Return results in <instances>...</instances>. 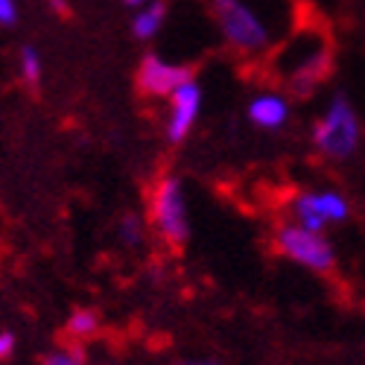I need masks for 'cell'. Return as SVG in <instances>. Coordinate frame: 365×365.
Wrapping results in <instances>:
<instances>
[{
	"label": "cell",
	"mask_w": 365,
	"mask_h": 365,
	"mask_svg": "<svg viewBox=\"0 0 365 365\" xmlns=\"http://www.w3.org/2000/svg\"><path fill=\"white\" fill-rule=\"evenodd\" d=\"M18 71H21V79L26 85H38L41 82V73H44V65H41V53L33 47V44H24L21 47V56H18Z\"/></svg>",
	"instance_id": "13"
},
{
	"label": "cell",
	"mask_w": 365,
	"mask_h": 365,
	"mask_svg": "<svg viewBox=\"0 0 365 365\" xmlns=\"http://www.w3.org/2000/svg\"><path fill=\"white\" fill-rule=\"evenodd\" d=\"M18 351V336L12 330H0V362H9Z\"/></svg>",
	"instance_id": "15"
},
{
	"label": "cell",
	"mask_w": 365,
	"mask_h": 365,
	"mask_svg": "<svg viewBox=\"0 0 365 365\" xmlns=\"http://www.w3.org/2000/svg\"><path fill=\"white\" fill-rule=\"evenodd\" d=\"M175 365H220V362L217 359H181Z\"/></svg>",
	"instance_id": "17"
},
{
	"label": "cell",
	"mask_w": 365,
	"mask_h": 365,
	"mask_svg": "<svg viewBox=\"0 0 365 365\" xmlns=\"http://www.w3.org/2000/svg\"><path fill=\"white\" fill-rule=\"evenodd\" d=\"M193 79L190 65H175L167 62L158 53H146L138 65V91L152 100H170L175 91Z\"/></svg>",
	"instance_id": "6"
},
{
	"label": "cell",
	"mask_w": 365,
	"mask_h": 365,
	"mask_svg": "<svg viewBox=\"0 0 365 365\" xmlns=\"http://www.w3.org/2000/svg\"><path fill=\"white\" fill-rule=\"evenodd\" d=\"M272 240H275V249L287 260H292L304 269L319 272V275H330V272L336 269L333 246L324 237H319V231H310L298 222H281L275 228V234H272Z\"/></svg>",
	"instance_id": "4"
},
{
	"label": "cell",
	"mask_w": 365,
	"mask_h": 365,
	"mask_svg": "<svg viewBox=\"0 0 365 365\" xmlns=\"http://www.w3.org/2000/svg\"><path fill=\"white\" fill-rule=\"evenodd\" d=\"M356 140H359V126L354 108L348 106L345 97H336L330 103L327 114L313 126V143L327 158H348L356 149Z\"/></svg>",
	"instance_id": "5"
},
{
	"label": "cell",
	"mask_w": 365,
	"mask_h": 365,
	"mask_svg": "<svg viewBox=\"0 0 365 365\" xmlns=\"http://www.w3.org/2000/svg\"><path fill=\"white\" fill-rule=\"evenodd\" d=\"M164 21H167V4H164V0H149L146 6L135 9L132 36L138 41H152L164 29Z\"/></svg>",
	"instance_id": "10"
},
{
	"label": "cell",
	"mask_w": 365,
	"mask_h": 365,
	"mask_svg": "<svg viewBox=\"0 0 365 365\" xmlns=\"http://www.w3.org/2000/svg\"><path fill=\"white\" fill-rule=\"evenodd\" d=\"M287 117H289V106L284 97H275V94H266V97H257L252 100L249 106V120L257 126V129H281L287 123Z\"/></svg>",
	"instance_id": "9"
},
{
	"label": "cell",
	"mask_w": 365,
	"mask_h": 365,
	"mask_svg": "<svg viewBox=\"0 0 365 365\" xmlns=\"http://www.w3.org/2000/svg\"><path fill=\"white\" fill-rule=\"evenodd\" d=\"M41 365H91V359H88L85 348L79 342H73V345H62V348L44 354Z\"/></svg>",
	"instance_id": "14"
},
{
	"label": "cell",
	"mask_w": 365,
	"mask_h": 365,
	"mask_svg": "<svg viewBox=\"0 0 365 365\" xmlns=\"http://www.w3.org/2000/svg\"><path fill=\"white\" fill-rule=\"evenodd\" d=\"M289 210L298 225L322 231L327 222H342L348 217V202L339 193H298L289 202Z\"/></svg>",
	"instance_id": "7"
},
{
	"label": "cell",
	"mask_w": 365,
	"mask_h": 365,
	"mask_svg": "<svg viewBox=\"0 0 365 365\" xmlns=\"http://www.w3.org/2000/svg\"><path fill=\"white\" fill-rule=\"evenodd\" d=\"M149 220L155 225V234L170 249H185L190 240V217H187V199L185 187L175 175H161L158 185L149 196Z\"/></svg>",
	"instance_id": "2"
},
{
	"label": "cell",
	"mask_w": 365,
	"mask_h": 365,
	"mask_svg": "<svg viewBox=\"0 0 365 365\" xmlns=\"http://www.w3.org/2000/svg\"><path fill=\"white\" fill-rule=\"evenodd\" d=\"M284 58H289V65L281 68L287 91L298 100L313 97L333 73V38L327 24L304 21L295 38L284 47Z\"/></svg>",
	"instance_id": "1"
},
{
	"label": "cell",
	"mask_w": 365,
	"mask_h": 365,
	"mask_svg": "<svg viewBox=\"0 0 365 365\" xmlns=\"http://www.w3.org/2000/svg\"><path fill=\"white\" fill-rule=\"evenodd\" d=\"M123 4L129 6V9H140V6H146L149 0H123Z\"/></svg>",
	"instance_id": "18"
},
{
	"label": "cell",
	"mask_w": 365,
	"mask_h": 365,
	"mask_svg": "<svg viewBox=\"0 0 365 365\" xmlns=\"http://www.w3.org/2000/svg\"><path fill=\"white\" fill-rule=\"evenodd\" d=\"M117 240L126 249H140L146 240V222L140 214H123L117 220Z\"/></svg>",
	"instance_id": "12"
},
{
	"label": "cell",
	"mask_w": 365,
	"mask_h": 365,
	"mask_svg": "<svg viewBox=\"0 0 365 365\" xmlns=\"http://www.w3.org/2000/svg\"><path fill=\"white\" fill-rule=\"evenodd\" d=\"M210 15H214L225 44L237 53H260L269 44L266 24L242 4V0H210Z\"/></svg>",
	"instance_id": "3"
},
{
	"label": "cell",
	"mask_w": 365,
	"mask_h": 365,
	"mask_svg": "<svg viewBox=\"0 0 365 365\" xmlns=\"http://www.w3.org/2000/svg\"><path fill=\"white\" fill-rule=\"evenodd\" d=\"M100 327H103V322H100V316L94 313V310H88V307H79V310H73L71 316H68V322H65V333L73 339V342H88V339H94L97 333H100Z\"/></svg>",
	"instance_id": "11"
},
{
	"label": "cell",
	"mask_w": 365,
	"mask_h": 365,
	"mask_svg": "<svg viewBox=\"0 0 365 365\" xmlns=\"http://www.w3.org/2000/svg\"><path fill=\"white\" fill-rule=\"evenodd\" d=\"M202 111V88L196 79L185 82L175 94L170 97L167 120H164V135L170 143H181L196 126V117Z\"/></svg>",
	"instance_id": "8"
},
{
	"label": "cell",
	"mask_w": 365,
	"mask_h": 365,
	"mask_svg": "<svg viewBox=\"0 0 365 365\" xmlns=\"http://www.w3.org/2000/svg\"><path fill=\"white\" fill-rule=\"evenodd\" d=\"M18 24V0H0V26Z\"/></svg>",
	"instance_id": "16"
}]
</instances>
